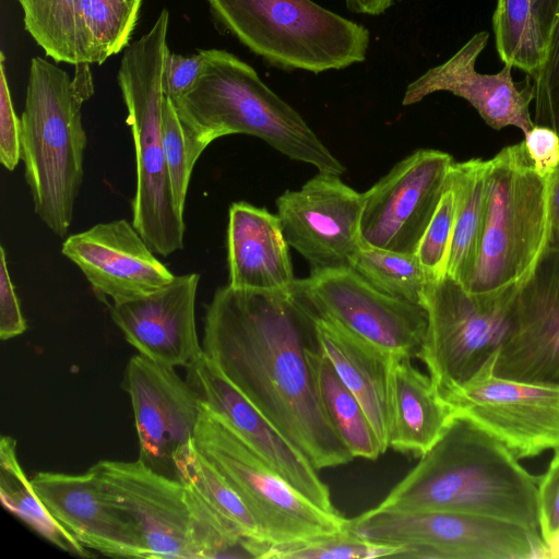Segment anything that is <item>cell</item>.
Segmentation results:
<instances>
[{
	"label": "cell",
	"mask_w": 559,
	"mask_h": 559,
	"mask_svg": "<svg viewBox=\"0 0 559 559\" xmlns=\"http://www.w3.org/2000/svg\"><path fill=\"white\" fill-rule=\"evenodd\" d=\"M538 480L540 535L547 543L559 533V449Z\"/></svg>",
	"instance_id": "cell-40"
},
{
	"label": "cell",
	"mask_w": 559,
	"mask_h": 559,
	"mask_svg": "<svg viewBox=\"0 0 559 559\" xmlns=\"http://www.w3.org/2000/svg\"><path fill=\"white\" fill-rule=\"evenodd\" d=\"M448 180L456 197L447 276L462 285L477 258L487 206V160L454 162Z\"/></svg>",
	"instance_id": "cell-27"
},
{
	"label": "cell",
	"mask_w": 559,
	"mask_h": 559,
	"mask_svg": "<svg viewBox=\"0 0 559 559\" xmlns=\"http://www.w3.org/2000/svg\"><path fill=\"white\" fill-rule=\"evenodd\" d=\"M534 13L543 33L550 44L552 33L559 20V0H531Z\"/></svg>",
	"instance_id": "cell-44"
},
{
	"label": "cell",
	"mask_w": 559,
	"mask_h": 559,
	"mask_svg": "<svg viewBox=\"0 0 559 559\" xmlns=\"http://www.w3.org/2000/svg\"><path fill=\"white\" fill-rule=\"evenodd\" d=\"M401 0H345L349 11L357 14L380 15Z\"/></svg>",
	"instance_id": "cell-46"
},
{
	"label": "cell",
	"mask_w": 559,
	"mask_h": 559,
	"mask_svg": "<svg viewBox=\"0 0 559 559\" xmlns=\"http://www.w3.org/2000/svg\"><path fill=\"white\" fill-rule=\"evenodd\" d=\"M193 443L242 498L266 542H290L348 526L349 519L329 513L299 493L203 402Z\"/></svg>",
	"instance_id": "cell-8"
},
{
	"label": "cell",
	"mask_w": 559,
	"mask_h": 559,
	"mask_svg": "<svg viewBox=\"0 0 559 559\" xmlns=\"http://www.w3.org/2000/svg\"><path fill=\"white\" fill-rule=\"evenodd\" d=\"M293 290L318 318L390 356L417 357L423 346L426 308L379 290L352 269L296 280Z\"/></svg>",
	"instance_id": "cell-11"
},
{
	"label": "cell",
	"mask_w": 559,
	"mask_h": 559,
	"mask_svg": "<svg viewBox=\"0 0 559 559\" xmlns=\"http://www.w3.org/2000/svg\"><path fill=\"white\" fill-rule=\"evenodd\" d=\"M26 322L8 270L4 248L0 247V337L2 341L21 335Z\"/></svg>",
	"instance_id": "cell-43"
},
{
	"label": "cell",
	"mask_w": 559,
	"mask_h": 559,
	"mask_svg": "<svg viewBox=\"0 0 559 559\" xmlns=\"http://www.w3.org/2000/svg\"><path fill=\"white\" fill-rule=\"evenodd\" d=\"M284 237L310 265V275L352 269L362 247V194L340 176L320 173L276 201Z\"/></svg>",
	"instance_id": "cell-14"
},
{
	"label": "cell",
	"mask_w": 559,
	"mask_h": 559,
	"mask_svg": "<svg viewBox=\"0 0 559 559\" xmlns=\"http://www.w3.org/2000/svg\"><path fill=\"white\" fill-rule=\"evenodd\" d=\"M200 275H175L164 287L115 302L110 317L127 342L155 362L188 367L202 353L195 328Z\"/></svg>",
	"instance_id": "cell-22"
},
{
	"label": "cell",
	"mask_w": 559,
	"mask_h": 559,
	"mask_svg": "<svg viewBox=\"0 0 559 559\" xmlns=\"http://www.w3.org/2000/svg\"><path fill=\"white\" fill-rule=\"evenodd\" d=\"M92 467L135 526L144 558L194 559L185 484L140 459L104 460Z\"/></svg>",
	"instance_id": "cell-15"
},
{
	"label": "cell",
	"mask_w": 559,
	"mask_h": 559,
	"mask_svg": "<svg viewBox=\"0 0 559 559\" xmlns=\"http://www.w3.org/2000/svg\"><path fill=\"white\" fill-rule=\"evenodd\" d=\"M317 337L320 349L343 383L361 404L385 452L389 449L392 423L391 364L393 356L335 323L318 317Z\"/></svg>",
	"instance_id": "cell-24"
},
{
	"label": "cell",
	"mask_w": 559,
	"mask_h": 559,
	"mask_svg": "<svg viewBox=\"0 0 559 559\" xmlns=\"http://www.w3.org/2000/svg\"><path fill=\"white\" fill-rule=\"evenodd\" d=\"M453 163L449 153L417 150L361 193V245L415 253L445 190Z\"/></svg>",
	"instance_id": "cell-13"
},
{
	"label": "cell",
	"mask_w": 559,
	"mask_h": 559,
	"mask_svg": "<svg viewBox=\"0 0 559 559\" xmlns=\"http://www.w3.org/2000/svg\"><path fill=\"white\" fill-rule=\"evenodd\" d=\"M61 252L82 271L96 295L114 304L151 294L175 277L126 219L69 236Z\"/></svg>",
	"instance_id": "cell-20"
},
{
	"label": "cell",
	"mask_w": 559,
	"mask_h": 559,
	"mask_svg": "<svg viewBox=\"0 0 559 559\" xmlns=\"http://www.w3.org/2000/svg\"><path fill=\"white\" fill-rule=\"evenodd\" d=\"M520 290L477 295L449 276L428 287V324L417 357L441 396L472 379L496 354Z\"/></svg>",
	"instance_id": "cell-10"
},
{
	"label": "cell",
	"mask_w": 559,
	"mask_h": 559,
	"mask_svg": "<svg viewBox=\"0 0 559 559\" xmlns=\"http://www.w3.org/2000/svg\"><path fill=\"white\" fill-rule=\"evenodd\" d=\"M0 497L5 509L52 545L79 557L91 556L53 518L35 491L19 463L16 441L10 436H2L0 441Z\"/></svg>",
	"instance_id": "cell-29"
},
{
	"label": "cell",
	"mask_w": 559,
	"mask_h": 559,
	"mask_svg": "<svg viewBox=\"0 0 559 559\" xmlns=\"http://www.w3.org/2000/svg\"><path fill=\"white\" fill-rule=\"evenodd\" d=\"M352 270L379 290L396 298L421 304L435 282L415 253L361 247Z\"/></svg>",
	"instance_id": "cell-33"
},
{
	"label": "cell",
	"mask_w": 559,
	"mask_h": 559,
	"mask_svg": "<svg viewBox=\"0 0 559 559\" xmlns=\"http://www.w3.org/2000/svg\"><path fill=\"white\" fill-rule=\"evenodd\" d=\"M205 53V67L198 81L188 92L170 99L194 163L216 139L247 134L320 173L345 174V166L304 118L250 64L222 49H207Z\"/></svg>",
	"instance_id": "cell-3"
},
{
	"label": "cell",
	"mask_w": 559,
	"mask_h": 559,
	"mask_svg": "<svg viewBox=\"0 0 559 559\" xmlns=\"http://www.w3.org/2000/svg\"><path fill=\"white\" fill-rule=\"evenodd\" d=\"M186 488L194 559L249 557L245 547L247 538L192 489Z\"/></svg>",
	"instance_id": "cell-34"
},
{
	"label": "cell",
	"mask_w": 559,
	"mask_h": 559,
	"mask_svg": "<svg viewBox=\"0 0 559 559\" xmlns=\"http://www.w3.org/2000/svg\"><path fill=\"white\" fill-rule=\"evenodd\" d=\"M16 1L25 29L48 57L74 66L103 63L85 24L82 0Z\"/></svg>",
	"instance_id": "cell-26"
},
{
	"label": "cell",
	"mask_w": 559,
	"mask_h": 559,
	"mask_svg": "<svg viewBox=\"0 0 559 559\" xmlns=\"http://www.w3.org/2000/svg\"><path fill=\"white\" fill-rule=\"evenodd\" d=\"M496 376L559 389V259L549 251L519 292L493 358Z\"/></svg>",
	"instance_id": "cell-17"
},
{
	"label": "cell",
	"mask_w": 559,
	"mask_h": 559,
	"mask_svg": "<svg viewBox=\"0 0 559 559\" xmlns=\"http://www.w3.org/2000/svg\"><path fill=\"white\" fill-rule=\"evenodd\" d=\"M219 23L271 67L314 74L366 60L364 25L312 0H207Z\"/></svg>",
	"instance_id": "cell-7"
},
{
	"label": "cell",
	"mask_w": 559,
	"mask_h": 559,
	"mask_svg": "<svg viewBox=\"0 0 559 559\" xmlns=\"http://www.w3.org/2000/svg\"><path fill=\"white\" fill-rule=\"evenodd\" d=\"M142 0H82V12L103 60L120 52L134 29Z\"/></svg>",
	"instance_id": "cell-35"
},
{
	"label": "cell",
	"mask_w": 559,
	"mask_h": 559,
	"mask_svg": "<svg viewBox=\"0 0 559 559\" xmlns=\"http://www.w3.org/2000/svg\"><path fill=\"white\" fill-rule=\"evenodd\" d=\"M321 404L354 457L376 460L384 453L357 397L343 383L320 347L309 354Z\"/></svg>",
	"instance_id": "cell-28"
},
{
	"label": "cell",
	"mask_w": 559,
	"mask_h": 559,
	"mask_svg": "<svg viewBox=\"0 0 559 559\" xmlns=\"http://www.w3.org/2000/svg\"><path fill=\"white\" fill-rule=\"evenodd\" d=\"M21 159V118L15 114L4 68V56L0 53V162L13 170Z\"/></svg>",
	"instance_id": "cell-39"
},
{
	"label": "cell",
	"mask_w": 559,
	"mask_h": 559,
	"mask_svg": "<svg viewBox=\"0 0 559 559\" xmlns=\"http://www.w3.org/2000/svg\"><path fill=\"white\" fill-rule=\"evenodd\" d=\"M493 358L442 395L453 414L474 421L519 460L559 449V389L500 378Z\"/></svg>",
	"instance_id": "cell-12"
},
{
	"label": "cell",
	"mask_w": 559,
	"mask_h": 559,
	"mask_svg": "<svg viewBox=\"0 0 559 559\" xmlns=\"http://www.w3.org/2000/svg\"><path fill=\"white\" fill-rule=\"evenodd\" d=\"M251 558L263 559H373L397 558L401 546L378 544L355 533L349 524L333 533L313 535L296 540L270 543L246 539Z\"/></svg>",
	"instance_id": "cell-32"
},
{
	"label": "cell",
	"mask_w": 559,
	"mask_h": 559,
	"mask_svg": "<svg viewBox=\"0 0 559 559\" xmlns=\"http://www.w3.org/2000/svg\"><path fill=\"white\" fill-rule=\"evenodd\" d=\"M317 317L288 292L218 288L206 306L203 353L318 471L354 456L331 424L309 354Z\"/></svg>",
	"instance_id": "cell-1"
},
{
	"label": "cell",
	"mask_w": 559,
	"mask_h": 559,
	"mask_svg": "<svg viewBox=\"0 0 559 559\" xmlns=\"http://www.w3.org/2000/svg\"><path fill=\"white\" fill-rule=\"evenodd\" d=\"M524 135L523 142L534 170L542 178L550 179L559 166V133L535 124Z\"/></svg>",
	"instance_id": "cell-42"
},
{
	"label": "cell",
	"mask_w": 559,
	"mask_h": 559,
	"mask_svg": "<svg viewBox=\"0 0 559 559\" xmlns=\"http://www.w3.org/2000/svg\"><path fill=\"white\" fill-rule=\"evenodd\" d=\"M85 100L64 70L40 57L31 60L21 116V159L34 211L59 237L68 234L83 181Z\"/></svg>",
	"instance_id": "cell-6"
},
{
	"label": "cell",
	"mask_w": 559,
	"mask_h": 559,
	"mask_svg": "<svg viewBox=\"0 0 559 559\" xmlns=\"http://www.w3.org/2000/svg\"><path fill=\"white\" fill-rule=\"evenodd\" d=\"M392 423L389 448L420 457L439 439L453 416L429 376L411 357L391 364Z\"/></svg>",
	"instance_id": "cell-25"
},
{
	"label": "cell",
	"mask_w": 559,
	"mask_h": 559,
	"mask_svg": "<svg viewBox=\"0 0 559 559\" xmlns=\"http://www.w3.org/2000/svg\"><path fill=\"white\" fill-rule=\"evenodd\" d=\"M496 48L504 64L535 80L544 68L549 44L531 0H497L492 16Z\"/></svg>",
	"instance_id": "cell-31"
},
{
	"label": "cell",
	"mask_w": 559,
	"mask_h": 559,
	"mask_svg": "<svg viewBox=\"0 0 559 559\" xmlns=\"http://www.w3.org/2000/svg\"><path fill=\"white\" fill-rule=\"evenodd\" d=\"M163 146L175 202L178 210L183 213L195 163L189 154L182 124L167 96L163 107Z\"/></svg>",
	"instance_id": "cell-37"
},
{
	"label": "cell",
	"mask_w": 559,
	"mask_h": 559,
	"mask_svg": "<svg viewBox=\"0 0 559 559\" xmlns=\"http://www.w3.org/2000/svg\"><path fill=\"white\" fill-rule=\"evenodd\" d=\"M456 197L449 180L437 210L428 224L415 255L433 281L447 276L453 238Z\"/></svg>",
	"instance_id": "cell-36"
},
{
	"label": "cell",
	"mask_w": 559,
	"mask_h": 559,
	"mask_svg": "<svg viewBox=\"0 0 559 559\" xmlns=\"http://www.w3.org/2000/svg\"><path fill=\"white\" fill-rule=\"evenodd\" d=\"M488 40L486 31L474 34L451 58L411 82L402 104L413 105L430 94L449 92L472 105L492 129L515 127L527 133L535 126L530 111L534 102L533 81L526 76L519 88L509 64L493 74L478 72L476 61Z\"/></svg>",
	"instance_id": "cell-19"
},
{
	"label": "cell",
	"mask_w": 559,
	"mask_h": 559,
	"mask_svg": "<svg viewBox=\"0 0 559 559\" xmlns=\"http://www.w3.org/2000/svg\"><path fill=\"white\" fill-rule=\"evenodd\" d=\"M550 251L559 259V166L549 179Z\"/></svg>",
	"instance_id": "cell-45"
},
{
	"label": "cell",
	"mask_w": 559,
	"mask_h": 559,
	"mask_svg": "<svg viewBox=\"0 0 559 559\" xmlns=\"http://www.w3.org/2000/svg\"><path fill=\"white\" fill-rule=\"evenodd\" d=\"M519 461L492 435L453 414L435 444L376 508L467 513L540 535L539 475Z\"/></svg>",
	"instance_id": "cell-2"
},
{
	"label": "cell",
	"mask_w": 559,
	"mask_h": 559,
	"mask_svg": "<svg viewBox=\"0 0 559 559\" xmlns=\"http://www.w3.org/2000/svg\"><path fill=\"white\" fill-rule=\"evenodd\" d=\"M277 214L248 202L229 206L228 285L259 292L292 290L297 278Z\"/></svg>",
	"instance_id": "cell-23"
},
{
	"label": "cell",
	"mask_w": 559,
	"mask_h": 559,
	"mask_svg": "<svg viewBox=\"0 0 559 559\" xmlns=\"http://www.w3.org/2000/svg\"><path fill=\"white\" fill-rule=\"evenodd\" d=\"M31 481L53 518L85 548L144 558L135 526L92 466L81 475L39 472Z\"/></svg>",
	"instance_id": "cell-21"
},
{
	"label": "cell",
	"mask_w": 559,
	"mask_h": 559,
	"mask_svg": "<svg viewBox=\"0 0 559 559\" xmlns=\"http://www.w3.org/2000/svg\"><path fill=\"white\" fill-rule=\"evenodd\" d=\"M174 475L229 521L247 539L266 542L253 514L227 479L198 451L193 439L174 457Z\"/></svg>",
	"instance_id": "cell-30"
},
{
	"label": "cell",
	"mask_w": 559,
	"mask_h": 559,
	"mask_svg": "<svg viewBox=\"0 0 559 559\" xmlns=\"http://www.w3.org/2000/svg\"><path fill=\"white\" fill-rule=\"evenodd\" d=\"M123 385L133 408L139 459L157 472L174 471L176 451L194 437L202 413L200 395L174 367L141 354L129 360Z\"/></svg>",
	"instance_id": "cell-18"
},
{
	"label": "cell",
	"mask_w": 559,
	"mask_h": 559,
	"mask_svg": "<svg viewBox=\"0 0 559 559\" xmlns=\"http://www.w3.org/2000/svg\"><path fill=\"white\" fill-rule=\"evenodd\" d=\"M549 179L524 142L487 160V206L474 266L463 287L477 295L521 290L550 251Z\"/></svg>",
	"instance_id": "cell-4"
},
{
	"label": "cell",
	"mask_w": 559,
	"mask_h": 559,
	"mask_svg": "<svg viewBox=\"0 0 559 559\" xmlns=\"http://www.w3.org/2000/svg\"><path fill=\"white\" fill-rule=\"evenodd\" d=\"M186 368L188 382L210 411L227 424L306 499L329 513L340 514L318 469L204 353Z\"/></svg>",
	"instance_id": "cell-16"
},
{
	"label": "cell",
	"mask_w": 559,
	"mask_h": 559,
	"mask_svg": "<svg viewBox=\"0 0 559 559\" xmlns=\"http://www.w3.org/2000/svg\"><path fill=\"white\" fill-rule=\"evenodd\" d=\"M349 526L367 540L401 546L397 558L532 559L545 558L547 549L540 535L523 526L460 512L373 508Z\"/></svg>",
	"instance_id": "cell-9"
},
{
	"label": "cell",
	"mask_w": 559,
	"mask_h": 559,
	"mask_svg": "<svg viewBox=\"0 0 559 559\" xmlns=\"http://www.w3.org/2000/svg\"><path fill=\"white\" fill-rule=\"evenodd\" d=\"M205 62V50L190 57L169 51L163 80L165 95L175 99L188 92L202 74Z\"/></svg>",
	"instance_id": "cell-41"
},
{
	"label": "cell",
	"mask_w": 559,
	"mask_h": 559,
	"mask_svg": "<svg viewBox=\"0 0 559 559\" xmlns=\"http://www.w3.org/2000/svg\"><path fill=\"white\" fill-rule=\"evenodd\" d=\"M533 81L534 123L559 133V20L552 33L547 61Z\"/></svg>",
	"instance_id": "cell-38"
},
{
	"label": "cell",
	"mask_w": 559,
	"mask_h": 559,
	"mask_svg": "<svg viewBox=\"0 0 559 559\" xmlns=\"http://www.w3.org/2000/svg\"><path fill=\"white\" fill-rule=\"evenodd\" d=\"M169 13L123 52L118 84L135 150L132 225L151 250L167 257L183 248L185 222L175 202L163 146L164 71Z\"/></svg>",
	"instance_id": "cell-5"
}]
</instances>
